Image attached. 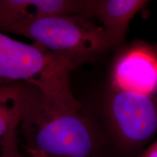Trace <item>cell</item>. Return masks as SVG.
<instances>
[{
    "mask_svg": "<svg viewBox=\"0 0 157 157\" xmlns=\"http://www.w3.org/2000/svg\"><path fill=\"white\" fill-rule=\"evenodd\" d=\"M138 157H157V140L143 150Z\"/></svg>",
    "mask_w": 157,
    "mask_h": 157,
    "instance_id": "10",
    "label": "cell"
},
{
    "mask_svg": "<svg viewBox=\"0 0 157 157\" xmlns=\"http://www.w3.org/2000/svg\"><path fill=\"white\" fill-rule=\"evenodd\" d=\"M151 47L153 51H154V52L156 53V55L157 56V43H156V44L154 45H151Z\"/></svg>",
    "mask_w": 157,
    "mask_h": 157,
    "instance_id": "11",
    "label": "cell"
},
{
    "mask_svg": "<svg viewBox=\"0 0 157 157\" xmlns=\"http://www.w3.org/2000/svg\"><path fill=\"white\" fill-rule=\"evenodd\" d=\"M92 0H0V31L9 33L21 23L59 15L91 19Z\"/></svg>",
    "mask_w": 157,
    "mask_h": 157,
    "instance_id": "6",
    "label": "cell"
},
{
    "mask_svg": "<svg viewBox=\"0 0 157 157\" xmlns=\"http://www.w3.org/2000/svg\"><path fill=\"white\" fill-rule=\"evenodd\" d=\"M39 92L25 83L0 86V143L11 127L20 125Z\"/></svg>",
    "mask_w": 157,
    "mask_h": 157,
    "instance_id": "8",
    "label": "cell"
},
{
    "mask_svg": "<svg viewBox=\"0 0 157 157\" xmlns=\"http://www.w3.org/2000/svg\"><path fill=\"white\" fill-rule=\"evenodd\" d=\"M19 124H15L7 131L0 143V157H24L19 150L17 130Z\"/></svg>",
    "mask_w": 157,
    "mask_h": 157,
    "instance_id": "9",
    "label": "cell"
},
{
    "mask_svg": "<svg viewBox=\"0 0 157 157\" xmlns=\"http://www.w3.org/2000/svg\"><path fill=\"white\" fill-rule=\"evenodd\" d=\"M149 2L144 0H93L91 17L101 23L111 46L120 44L129 22Z\"/></svg>",
    "mask_w": 157,
    "mask_h": 157,
    "instance_id": "7",
    "label": "cell"
},
{
    "mask_svg": "<svg viewBox=\"0 0 157 157\" xmlns=\"http://www.w3.org/2000/svg\"><path fill=\"white\" fill-rule=\"evenodd\" d=\"M105 113L113 142L127 154L142 148L157 133V95L134 93L110 86Z\"/></svg>",
    "mask_w": 157,
    "mask_h": 157,
    "instance_id": "4",
    "label": "cell"
},
{
    "mask_svg": "<svg viewBox=\"0 0 157 157\" xmlns=\"http://www.w3.org/2000/svg\"><path fill=\"white\" fill-rule=\"evenodd\" d=\"M74 68L68 60L39 44L20 42L0 31V86L31 84L58 106L81 111L70 88Z\"/></svg>",
    "mask_w": 157,
    "mask_h": 157,
    "instance_id": "2",
    "label": "cell"
},
{
    "mask_svg": "<svg viewBox=\"0 0 157 157\" xmlns=\"http://www.w3.org/2000/svg\"><path fill=\"white\" fill-rule=\"evenodd\" d=\"M9 33L31 39L75 68L112 48L103 27L80 15L36 19L17 25Z\"/></svg>",
    "mask_w": 157,
    "mask_h": 157,
    "instance_id": "3",
    "label": "cell"
},
{
    "mask_svg": "<svg viewBox=\"0 0 157 157\" xmlns=\"http://www.w3.org/2000/svg\"><path fill=\"white\" fill-rule=\"evenodd\" d=\"M110 86L134 93H157V56L151 45L132 44L117 57L111 73Z\"/></svg>",
    "mask_w": 157,
    "mask_h": 157,
    "instance_id": "5",
    "label": "cell"
},
{
    "mask_svg": "<svg viewBox=\"0 0 157 157\" xmlns=\"http://www.w3.org/2000/svg\"><path fill=\"white\" fill-rule=\"evenodd\" d=\"M33 157H99L103 137L80 111L64 109L39 92L19 125Z\"/></svg>",
    "mask_w": 157,
    "mask_h": 157,
    "instance_id": "1",
    "label": "cell"
}]
</instances>
